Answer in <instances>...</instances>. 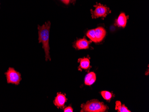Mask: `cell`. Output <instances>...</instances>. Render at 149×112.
Returning <instances> with one entry per match:
<instances>
[{"mask_svg": "<svg viewBox=\"0 0 149 112\" xmlns=\"http://www.w3.org/2000/svg\"><path fill=\"white\" fill-rule=\"evenodd\" d=\"M64 112H73V110L71 106H69L65 108L64 109Z\"/></svg>", "mask_w": 149, "mask_h": 112, "instance_id": "cell-14", "label": "cell"}, {"mask_svg": "<svg viewBox=\"0 0 149 112\" xmlns=\"http://www.w3.org/2000/svg\"><path fill=\"white\" fill-rule=\"evenodd\" d=\"M76 0H72V2L73 4H74L76 2Z\"/></svg>", "mask_w": 149, "mask_h": 112, "instance_id": "cell-16", "label": "cell"}, {"mask_svg": "<svg viewBox=\"0 0 149 112\" xmlns=\"http://www.w3.org/2000/svg\"><path fill=\"white\" fill-rule=\"evenodd\" d=\"M51 28V22H46L42 26H38V41L39 43H42V48L45 52L46 61H51L49 47V34Z\"/></svg>", "mask_w": 149, "mask_h": 112, "instance_id": "cell-1", "label": "cell"}, {"mask_svg": "<svg viewBox=\"0 0 149 112\" xmlns=\"http://www.w3.org/2000/svg\"><path fill=\"white\" fill-rule=\"evenodd\" d=\"M5 74L6 77L7 82L8 83L18 85L21 81V75L13 67H9L8 70L5 72Z\"/></svg>", "mask_w": 149, "mask_h": 112, "instance_id": "cell-3", "label": "cell"}, {"mask_svg": "<svg viewBox=\"0 0 149 112\" xmlns=\"http://www.w3.org/2000/svg\"><path fill=\"white\" fill-rule=\"evenodd\" d=\"M94 30L97 43L101 42L106 35V31L102 27H97Z\"/></svg>", "mask_w": 149, "mask_h": 112, "instance_id": "cell-9", "label": "cell"}, {"mask_svg": "<svg viewBox=\"0 0 149 112\" xmlns=\"http://www.w3.org/2000/svg\"><path fill=\"white\" fill-rule=\"evenodd\" d=\"M0 6H1V3H0ZM0 9H1V6H0Z\"/></svg>", "mask_w": 149, "mask_h": 112, "instance_id": "cell-18", "label": "cell"}, {"mask_svg": "<svg viewBox=\"0 0 149 112\" xmlns=\"http://www.w3.org/2000/svg\"><path fill=\"white\" fill-rule=\"evenodd\" d=\"M78 62L79 63V66L78 67V70L79 71H82L83 69H90L91 68L90 60L88 58L84 57L79 58Z\"/></svg>", "mask_w": 149, "mask_h": 112, "instance_id": "cell-7", "label": "cell"}, {"mask_svg": "<svg viewBox=\"0 0 149 112\" xmlns=\"http://www.w3.org/2000/svg\"><path fill=\"white\" fill-rule=\"evenodd\" d=\"M81 112H104L108 109V107L103 102L97 100L88 101L81 105Z\"/></svg>", "mask_w": 149, "mask_h": 112, "instance_id": "cell-2", "label": "cell"}, {"mask_svg": "<svg viewBox=\"0 0 149 112\" xmlns=\"http://www.w3.org/2000/svg\"><path fill=\"white\" fill-rule=\"evenodd\" d=\"M60 1H62V2H63V3H64V4H65V1H66V0H60Z\"/></svg>", "mask_w": 149, "mask_h": 112, "instance_id": "cell-17", "label": "cell"}, {"mask_svg": "<svg viewBox=\"0 0 149 112\" xmlns=\"http://www.w3.org/2000/svg\"><path fill=\"white\" fill-rule=\"evenodd\" d=\"M96 81V75L94 72L88 73L85 77L84 83L85 85L90 86L93 84Z\"/></svg>", "mask_w": 149, "mask_h": 112, "instance_id": "cell-10", "label": "cell"}, {"mask_svg": "<svg viewBox=\"0 0 149 112\" xmlns=\"http://www.w3.org/2000/svg\"><path fill=\"white\" fill-rule=\"evenodd\" d=\"M86 35L91 40V41L97 43L94 29H92L88 31L86 33Z\"/></svg>", "mask_w": 149, "mask_h": 112, "instance_id": "cell-12", "label": "cell"}, {"mask_svg": "<svg viewBox=\"0 0 149 112\" xmlns=\"http://www.w3.org/2000/svg\"><path fill=\"white\" fill-rule=\"evenodd\" d=\"M65 94H63L61 93H57V96L54 101V104L58 109H63L64 108L65 103L67 102Z\"/></svg>", "mask_w": 149, "mask_h": 112, "instance_id": "cell-5", "label": "cell"}, {"mask_svg": "<svg viewBox=\"0 0 149 112\" xmlns=\"http://www.w3.org/2000/svg\"><path fill=\"white\" fill-rule=\"evenodd\" d=\"M95 7V10L93 11L91 10L92 17L93 19L98 18L99 17L104 18L109 14L111 13V11L109 8L104 5L101 4H97L94 6Z\"/></svg>", "mask_w": 149, "mask_h": 112, "instance_id": "cell-4", "label": "cell"}, {"mask_svg": "<svg viewBox=\"0 0 149 112\" xmlns=\"http://www.w3.org/2000/svg\"><path fill=\"white\" fill-rule=\"evenodd\" d=\"M91 42V41H88L85 38H81L74 42V47L79 50L88 49Z\"/></svg>", "mask_w": 149, "mask_h": 112, "instance_id": "cell-6", "label": "cell"}, {"mask_svg": "<svg viewBox=\"0 0 149 112\" xmlns=\"http://www.w3.org/2000/svg\"><path fill=\"white\" fill-rule=\"evenodd\" d=\"M71 1V0H66V1H65V4H66V5H68Z\"/></svg>", "mask_w": 149, "mask_h": 112, "instance_id": "cell-15", "label": "cell"}, {"mask_svg": "<svg viewBox=\"0 0 149 112\" xmlns=\"http://www.w3.org/2000/svg\"><path fill=\"white\" fill-rule=\"evenodd\" d=\"M128 17V16L125 15V13H122L119 15L118 19L115 20V26H117L118 27L125 28L126 26Z\"/></svg>", "mask_w": 149, "mask_h": 112, "instance_id": "cell-8", "label": "cell"}, {"mask_svg": "<svg viewBox=\"0 0 149 112\" xmlns=\"http://www.w3.org/2000/svg\"><path fill=\"white\" fill-rule=\"evenodd\" d=\"M101 94L104 99L107 101H109L112 97V94L108 91H103L101 92Z\"/></svg>", "mask_w": 149, "mask_h": 112, "instance_id": "cell-13", "label": "cell"}, {"mask_svg": "<svg viewBox=\"0 0 149 112\" xmlns=\"http://www.w3.org/2000/svg\"><path fill=\"white\" fill-rule=\"evenodd\" d=\"M115 110H117L118 112H131L129 110L127 107L125 106L124 104H121L120 101H117L116 102V106Z\"/></svg>", "mask_w": 149, "mask_h": 112, "instance_id": "cell-11", "label": "cell"}]
</instances>
